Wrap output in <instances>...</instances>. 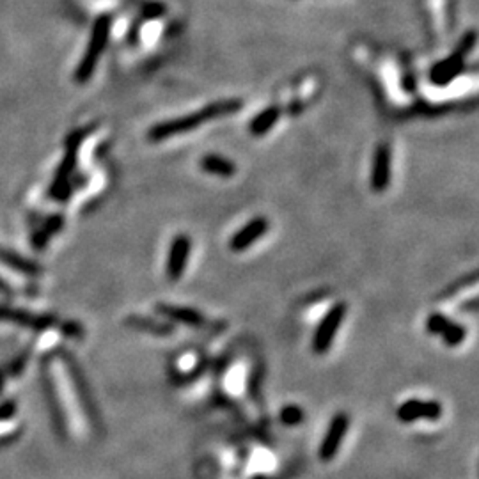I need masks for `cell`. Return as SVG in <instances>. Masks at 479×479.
Listing matches in <instances>:
<instances>
[{
    "label": "cell",
    "instance_id": "cell-1",
    "mask_svg": "<svg viewBox=\"0 0 479 479\" xmlns=\"http://www.w3.org/2000/svg\"><path fill=\"white\" fill-rule=\"evenodd\" d=\"M241 107H243V102L238 98L219 100V102H214L210 103V105L203 107V109L197 110V112L158 122V125H154L153 128L147 132V139L153 140V142H160V140L171 139V137L179 135V133L192 132V130L201 128L204 122L219 120V117L224 116H233V114L240 112Z\"/></svg>",
    "mask_w": 479,
    "mask_h": 479
},
{
    "label": "cell",
    "instance_id": "cell-2",
    "mask_svg": "<svg viewBox=\"0 0 479 479\" xmlns=\"http://www.w3.org/2000/svg\"><path fill=\"white\" fill-rule=\"evenodd\" d=\"M474 45H476V32L474 31L465 32V34L462 36V39H460L458 45H456L455 52L431 68L430 71L431 84L438 85V88H444V85L451 84V82L462 73L463 68H465L463 60H465L467 53L474 48Z\"/></svg>",
    "mask_w": 479,
    "mask_h": 479
},
{
    "label": "cell",
    "instance_id": "cell-3",
    "mask_svg": "<svg viewBox=\"0 0 479 479\" xmlns=\"http://www.w3.org/2000/svg\"><path fill=\"white\" fill-rule=\"evenodd\" d=\"M109 31H110V18L102 16L95 23V31H93L91 41H89L88 52H85L84 59H82L80 66H78L77 78L80 82L88 80V78L93 75V71H95L96 63H98L100 56H102L103 48H105V45H107Z\"/></svg>",
    "mask_w": 479,
    "mask_h": 479
},
{
    "label": "cell",
    "instance_id": "cell-4",
    "mask_svg": "<svg viewBox=\"0 0 479 479\" xmlns=\"http://www.w3.org/2000/svg\"><path fill=\"white\" fill-rule=\"evenodd\" d=\"M190 251H192V241L186 235L174 236L169 247V258L167 266H165V273L171 280L181 279L183 273L186 270V263H189Z\"/></svg>",
    "mask_w": 479,
    "mask_h": 479
},
{
    "label": "cell",
    "instance_id": "cell-5",
    "mask_svg": "<svg viewBox=\"0 0 479 479\" xmlns=\"http://www.w3.org/2000/svg\"><path fill=\"white\" fill-rule=\"evenodd\" d=\"M270 229L268 219L256 217L248 221L243 228H240L229 240V248L233 252H243L256 243L263 235H266Z\"/></svg>",
    "mask_w": 479,
    "mask_h": 479
},
{
    "label": "cell",
    "instance_id": "cell-6",
    "mask_svg": "<svg viewBox=\"0 0 479 479\" xmlns=\"http://www.w3.org/2000/svg\"><path fill=\"white\" fill-rule=\"evenodd\" d=\"M391 183V147L387 142L378 144L374 149L373 167H371V189L384 192Z\"/></svg>",
    "mask_w": 479,
    "mask_h": 479
},
{
    "label": "cell",
    "instance_id": "cell-7",
    "mask_svg": "<svg viewBox=\"0 0 479 479\" xmlns=\"http://www.w3.org/2000/svg\"><path fill=\"white\" fill-rule=\"evenodd\" d=\"M344 312H347V305L336 304L329 312H327L325 318L322 320L315 337V348L320 352V354H322L323 350H327L329 344L332 343L334 334L337 332V329H339L341 322H343L344 318Z\"/></svg>",
    "mask_w": 479,
    "mask_h": 479
},
{
    "label": "cell",
    "instance_id": "cell-8",
    "mask_svg": "<svg viewBox=\"0 0 479 479\" xmlns=\"http://www.w3.org/2000/svg\"><path fill=\"white\" fill-rule=\"evenodd\" d=\"M201 169L206 174L219 176V178H233L236 174L235 162L215 153H208L201 158Z\"/></svg>",
    "mask_w": 479,
    "mask_h": 479
},
{
    "label": "cell",
    "instance_id": "cell-9",
    "mask_svg": "<svg viewBox=\"0 0 479 479\" xmlns=\"http://www.w3.org/2000/svg\"><path fill=\"white\" fill-rule=\"evenodd\" d=\"M280 114H283V110H280L279 107L275 105L266 107V109H263L254 120L248 122V132H251L254 137L265 135V133H268L270 130L277 125Z\"/></svg>",
    "mask_w": 479,
    "mask_h": 479
},
{
    "label": "cell",
    "instance_id": "cell-10",
    "mask_svg": "<svg viewBox=\"0 0 479 479\" xmlns=\"http://www.w3.org/2000/svg\"><path fill=\"white\" fill-rule=\"evenodd\" d=\"M160 311L165 312V315H169V316H171V318L181 320V322L189 323V325H201V323H203V318H201L199 312L192 311V309L165 307V305H162Z\"/></svg>",
    "mask_w": 479,
    "mask_h": 479
},
{
    "label": "cell",
    "instance_id": "cell-11",
    "mask_svg": "<svg viewBox=\"0 0 479 479\" xmlns=\"http://www.w3.org/2000/svg\"><path fill=\"white\" fill-rule=\"evenodd\" d=\"M45 389H46V398H48L50 409H52V414H53V421H56V426H57V430L63 433V431H64L63 414H60L59 403H57V398H56V391H53L52 381H50L48 377H45Z\"/></svg>",
    "mask_w": 479,
    "mask_h": 479
},
{
    "label": "cell",
    "instance_id": "cell-12",
    "mask_svg": "<svg viewBox=\"0 0 479 479\" xmlns=\"http://www.w3.org/2000/svg\"><path fill=\"white\" fill-rule=\"evenodd\" d=\"M142 11H144V16L153 20V18H160L162 14L165 13V7L162 6L160 2H151V4H146Z\"/></svg>",
    "mask_w": 479,
    "mask_h": 479
},
{
    "label": "cell",
    "instance_id": "cell-13",
    "mask_svg": "<svg viewBox=\"0 0 479 479\" xmlns=\"http://www.w3.org/2000/svg\"><path fill=\"white\" fill-rule=\"evenodd\" d=\"M14 401H7L0 406V419H9L11 416H14L16 409H14Z\"/></svg>",
    "mask_w": 479,
    "mask_h": 479
},
{
    "label": "cell",
    "instance_id": "cell-14",
    "mask_svg": "<svg viewBox=\"0 0 479 479\" xmlns=\"http://www.w3.org/2000/svg\"><path fill=\"white\" fill-rule=\"evenodd\" d=\"M2 384H4V380H2V373H0V391H2Z\"/></svg>",
    "mask_w": 479,
    "mask_h": 479
}]
</instances>
